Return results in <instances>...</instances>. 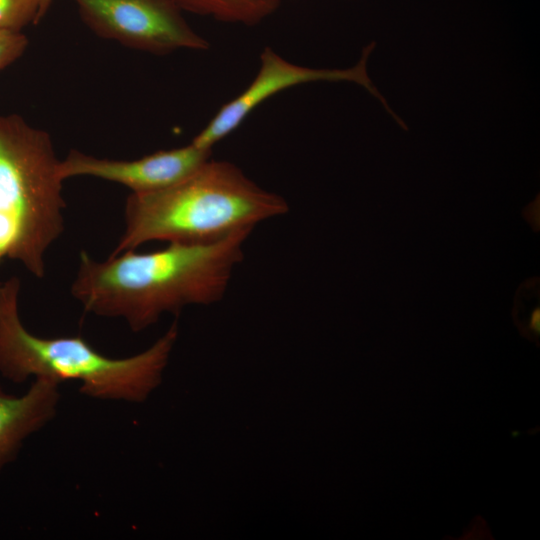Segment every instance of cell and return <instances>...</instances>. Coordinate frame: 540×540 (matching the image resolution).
<instances>
[{"label":"cell","instance_id":"5","mask_svg":"<svg viewBox=\"0 0 540 540\" xmlns=\"http://www.w3.org/2000/svg\"><path fill=\"white\" fill-rule=\"evenodd\" d=\"M73 1L94 33L130 48L154 54L209 48L172 0Z\"/></svg>","mask_w":540,"mask_h":540},{"label":"cell","instance_id":"10","mask_svg":"<svg viewBox=\"0 0 540 540\" xmlns=\"http://www.w3.org/2000/svg\"><path fill=\"white\" fill-rule=\"evenodd\" d=\"M43 17L42 0H0V31H21Z\"/></svg>","mask_w":540,"mask_h":540},{"label":"cell","instance_id":"12","mask_svg":"<svg viewBox=\"0 0 540 540\" xmlns=\"http://www.w3.org/2000/svg\"><path fill=\"white\" fill-rule=\"evenodd\" d=\"M529 325H530V329L534 333L539 334L540 332V309L539 308L534 309V311L532 312L530 316Z\"/></svg>","mask_w":540,"mask_h":540},{"label":"cell","instance_id":"8","mask_svg":"<svg viewBox=\"0 0 540 540\" xmlns=\"http://www.w3.org/2000/svg\"><path fill=\"white\" fill-rule=\"evenodd\" d=\"M59 385L55 380L37 377L20 396L6 393L0 385V474L17 458L26 439L55 417Z\"/></svg>","mask_w":540,"mask_h":540},{"label":"cell","instance_id":"13","mask_svg":"<svg viewBox=\"0 0 540 540\" xmlns=\"http://www.w3.org/2000/svg\"><path fill=\"white\" fill-rule=\"evenodd\" d=\"M53 1L54 0H42V9H43L44 15L46 14L47 10L49 9Z\"/></svg>","mask_w":540,"mask_h":540},{"label":"cell","instance_id":"14","mask_svg":"<svg viewBox=\"0 0 540 540\" xmlns=\"http://www.w3.org/2000/svg\"><path fill=\"white\" fill-rule=\"evenodd\" d=\"M281 1V0H280Z\"/></svg>","mask_w":540,"mask_h":540},{"label":"cell","instance_id":"3","mask_svg":"<svg viewBox=\"0 0 540 540\" xmlns=\"http://www.w3.org/2000/svg\"><path fill=\"white\" fill-rule=\"evenodd\" d=\"M21 281H0V375L21 384L30 377L79 382L81 394L105 401L140 403L160 384L178 337L177 321L151 347L111 358L81 336L40 337L26 329L18 308Z\"/></svg>","mask_w":540,"mask_h":540},{"label":"cell","instance_id":"7","mask_svg":"<svg viewBox=\"0 0 540 540\" xmlns=\"http://www.w3.org/2000/svg\"><path fill=\"white\" fill-rule=\"evenodd\" d=\"M212 151L192 142L186 146L160 150L134 160L98 158L71 150L60 160L63 180L89 176L121 184L131 193L142 194L169 187L195 172L211 158Z\"/></svg>","mask_w":540,"mask_h":540},{"label":"cell","instance_id":"1","mask_svg":"<svg viewBox=\"0 0 540 540\" xmlns=\"http://www.w3.org/2000/svg\"><path fill=\"white\" fill-rule=\"evenodd\" d=\"M251 232L205 244L168 243L152 252L129 250L104 261L82 251L71 294L86 312L122 318L132 331H142L164 313L220 301Z\"/></svg>","mask_w":540,"mask_h":540},{"label":"cell","instance_id":"9","mask_svg":"<svg viewBox=\"0 0 540 540\" xmlns=\"http://www.w3.org/2000/svg\"><path fill=\"white\" fill-rule=\"evenodd\" d=\"M181 10L215 20L247 26L262 22L275 12L280 0H172Z\"/></svg>","mask_w":540,"mask_h":540},{"label":"cell","instance_id":"4","mask_svg":"<svg viewBox=\"0 0 540 540\" xmlns=\"http://www.w3.org/2000/svg\"><path fill=\"white\" fill-rule=\"evenodd\" d=\"M50 135L0 114V263L45 277V255L64 231L63 179Z\"/></svg>","mask_w":540,"mask_h":540},{"label":"cell","instance_id":"2","mask_svg":"<svg viewBox=\"0 0 540 540\" xmlns=\"http://www.w3.org/2000/svg\"><path fill=\"white\" fill-rule=\"evenodd\" d=\"M288 211L282 196L259 186L237 165L210 158L169 187L131 193L124 207V230L111 255L152 241L211 243L253 231Z\"/></svg>","mask_w":540,"mask_h":540},{"label":"cell","instance_id":"11","mask_svg":"<svg viewBox=\"0 0 540 540\" xmlns=\"http://www.w3.org/2000/svg\"><path fill=\"white\" fill-rule=\"evenodd\" d=\"M28 46L22 31H0V71L18 59Z\"/></svg>","mask_w":540,"mask_h":540},{"label":"cell","instance_id":"6","mask_svg":"<svg viewBox=\"0 0 540 540\" xmlns=\"http://www.w3.org/2000/svg\"><path fill=\"white\" fill-rule=\"evenodd\" d=\"M375 45L373 42L366 45L359 61L346 69L297 65L281 57L271 47H265L260 54L259 69L252 82L238 96L224 104L191 142L212 151L215 144L237 129L267 99L288 88L316 81H348L364 87L384 105L400 126H404L405 123L393 112L368 75L367 62Z\"/></svg>","mask_w":540,"mask_h":540}]
</instances>
